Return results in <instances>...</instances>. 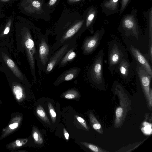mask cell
<instances>
[{"label":"cell","mask_w":152,"mask_h":152,"mask_svg":"<svg viewBox=\"0 0 152 152\" xmlns=\"http://www.w3.org/2000/svg\"><path fill=\"white\" fill-rule=\"evenodd\" d=\"M37 54L36 60L39 75L45 71L52 56L53 53L47 37L39 35L36 43Z\"/></svg>","instance_id":"6da1fadb"},{"label":"cell","mask_w":152,"mask_h":152,"mask_svg":"<svg viewBox=\"0 0 152 152\" xmlns=\"http://www.w3.org/2000/svg\"><path fill=\"white\" fill-rule=\"evenodd\" d=\"M137 11L132 9L131 12L124 15L120 21L119 30L126 36L132 35L137 39L141 34V31L137 17Z\"/></svg>","instance_id":"7a4b0ae2"},{"label":"cell","mask_w":152,"mask_h":152,"mask_svg":"<svg viewBox=\"0 0 152 152\" xmlns=\"http://www.w3.org/2000/svg\"><path fill=\"white\" fill-rule=\"evenodd\" d=\"M24 46L25 48L33 78L36 82L37 77L35 72V63L37 54V40L34 41L30 32L26 30L23 35Z\"/></svg>","instance_id":"3957f363"},{"label":"cell","mask_w":152,"mask_h":152,"mask_svg":"<svg viewBox=\"0 0 152 152\" xmlns=\"http://www.w3.org/2000/svg\"><path fill=\"white\" fill-rule=\"evenodd\" d=\"M103 52L102 49L98 53L88 70V78L91 82L100 84L104 82L102 75Z\"/></svg>","instance_id":"277c9868"},{"label":"cell","mask_w":152,"mask_h":152,"mask_svg":"<svg viewBox=\"0 0 152 152\" xmlns=\"http://www.w3.org/2000/svg\"><path fill=\"white\" fill-rule=\"evenodd\" d=\"M104 33V28H102L100 30H97L93 35L86 37L82 46L83 54L88 55L91 53L99 44Z\"/></svg>","instance_id":"5b68a950"},{"label":"cell","mask_w":152,"mask_h":152,"mask_svg":"<svg viewBox=\"0 0 152 152\" xmlns=\"http://www.w3.org/2000/svg\"><path fill=\"white\" fill-rule=\"evenodd\" d=\"M77 45V44L68 43L58 48L52 54L45 71L46 74L50 73L58 65L63 56L71 47Z\"/></svg>","instance_id":"8992f818"},{"label":"cell","mask_w":152,"mask_h":152,"mask_svg":"<svg viewBox=\"0 0 152 152\" xmlns=\"http://www.w3.org/2000/svg\"><path fill=\"white\" fill-rule=\"evenodd\" d=\"M136 70L140 83L149 106L151 107L150 102V81L152 76L141 66L137 63Z\"/></svg>","instance_id":"52a82bcc"},{"label":"cell","mask_w":152,"mask_h":152,"mask_svg":"<svg viewBox=\"0 0 152 152\" xmlns=\"http://www.w3.org/2000/svg\"><path fill=\"white\" fill-rule=\"evenodd\" d=\"M124 53L119 45L114 44L110 49L108 52L109 68L112 74L115 67L124 58Z\"/></svg>","instance_id":"ba28073f"},{"label":"cell","mask_w":152,"mask_h":152,"mask_svg":"<svg viewBox=\"0 0 152 152\" xmlns=\"http://www.w3.org/2000/svg\"><path fill=\"white\" fill-rule=\"evenodd\" d=\"M131 52L137 63L141 66L150 75L152 76V69L145 56L136 48L131 45Z\"/></svg>","instance_id":"9c48e42d"},{"label":"cell","mask_w":152,"mask_h":152,"mask_svg":"<svg viewBox=\"0 0 152 152\" xmlns=\"http://www.w3.org/2000/svg\"><path fill=\"white\" fill-rule=\"evenodd\" d=\"M120 1L121 0L103 1L100 5L102 12L107 16L118 13L119 11Z\"/></svg>","instance_id":"30bf717a"},{"label":"cell","mask_w":152,"mask_h":152,"mask_svg":"<svg viewBox=\"0 0 152 152\" xmlns=\"http://www.w3.org/2000/svg\"><path fill=\"white\" fill-rule=\"evenodd\" d=\"M118 70L121 77L124 80H129L133 75V68L131 63L123 58L118 64Z\"/></svg>","instance_id":"8fae6325"},{"label":"cell","mask_w":152,"mask_h":152,"mask_svg":"<svg viewBox=\"0 0 152 152\" xmlns=\"http://www.w3.org/2000/svg\"><path fill=\"white\" fill-rule=\"evenodd\" d=\"M80 71V69L78 67L72 68L65 71L57 77L55 83H61L73 80L78 76Z\"/></svg>","instance_id":"7c38bea8"},{"label":"cell","mask_w":152,"mask_h":152,"mask_svg":"<svg viewBox=\"0 0 152 152\" xmlns=\"http://www.w3.org/2000/svg\"><path fill=\"white\" fill-rule=\"evenodd\" d=\"M98 13V10L94 6H92L88 9L86 17L84 27V30L89 28H92L93 25L96 19Z\"/></svg>","instance_id":"4fadbf2b"},{"label":"cell","mask_w":152,"mask_h":152,"mask_svg":"<svg viewBox=\"0 0 152 152\" xmlns=\"http://www.w3.org/2000/svg\"><path fill=\"white\" fill-rule=\"evenodd\" d=\"M77 45L70 48L65 54L60 62L58 65L59 68L65 66L68 63L72 61L76 56V49Z\"/></svg>","instance_id":"5bb4252c"},{"label":"cell","mask_w":152,"mask_h":152,"mask_svg":"<svg viewBox=\"0 0 152 152\" xmlns=\"http://www.w3.org/2000/svg\"><path fill=\"white\" fill-rule=\"evenodd\" d=\"M4 58L8 66L11 69L16 76L20 79H23V77L22 74L14 61L7 56H5Z\"/></svg>","instance_id":"9a60e30c"},{"label":"cell","mask_w":152,"mask_h":152,"mask_svg":"<svg viewBox=\"0 0 152 152\" xmlns=\"http://www.w3.org/2000/svg\"><path fill=\"white\" fill-rule=\"evenodd\" d=\"M89 119L93 128L99 133L102 134L103 130L101 125L91 112L89 113Z\"/></svg>","instance_id":"2e32d148"},{"label":"cell","mask_w":152,"mask_h":152,"mask_svg":"<svg viewBox=\"0 0 152 152\" xmlns=\"http://www.w3.org/2000/svg\"><path fill=\"white\" fill-rule=\"evenodd\" d=\"M36 112L38 116L43 121L50 126L51 125L50 121L43 107L40 105L37 107Z\"/></svg>","instance_id":"e0dca14e"},{"label":"cell","mask_w":152,"mask_h":152,"mask_svg":"<svg viewBox=\"0 0 152 152\" xmlns=\"http://www.w3.org/2000/svg\"><path fill=\"white\" fill-rule=\"evenodd\" d=\"M32 137L35 142L38 144H42L43 142V139L39 132L34 127L33 129Z\"/></svg>","instance_id":"ac0fdd59"},{"label":"cell","mask_w":152,"mask_h":152,"mask_svg":"<svg viewBox=\"0 0 152 152\" xmlns=\"http://www.w3.org/2000/svg\"><path fill=\"white\" fill-rule=\"evenodd\" d=\"M13 91L16 99L18 100H20L24 96L22 88L18 85L13 86Z\"/></svg>","instance_id":"d6986e66"},{"label":"cell","mask_w":152,"mask_h":152,"mask_svg":"<svg viewBox=\"0 0 152 152\" xmlns=\"http://www.w3.org/2000/svg\"><path fill=\"white\" fill-rule=\"evenodd\" d=\"M64 98L68 99H72L78 98L79 96L78 92L74 89L67 91L64 94Z\"/></svg>","instance_id":"ffe728a7"},{"label":"cell","mask_w":152,"mask_h":152,"mask_svg":"<svg viewBox=\"0 0 152 152\" xmlns=\"http://www.w3.org/2000/svg\"><path fill=\"white\" fill-rule=\"evenodd\" d=\"M124 110L121 107H118L115 110V124L116 125H118L121 121V119L124 114Z\"/></svg>","instance_id":"44dd1931"},{"label":"cell","mask_w":152,"mask_h":152,"mask_svg":"<svg viewBox=\"0 0 152 152\" xmlns=\"http://www.w3.org/2000/svg\"><path fill=\"white\" fill-rule=\"evenodd\" d=\"M81 143L85 146L94 152H105L107 151H106L104 150L99 147L91 144L84 142H81Z\"/></svg>","instance_id":"7402d4cb"},{"label":"cell","mask_w":152,"mask_h":152,"mask_svg":"<svg viewBox=\"0 0 152 152\" xmlns=\"http://www.w3.org/2000/svg\"><path fill=\"white\" fill-rule=\"evenodd\" d=\"M48 111L50 117L53 123H55L56 121V114L52 104L49 102L48 104Z\"/></svg>","instance_id":"603a6c76"},{"label":"cell","mask_w":152,"mask_h":152,"mask_svg":"<svg viewBox=\"0 0 152 152\" xmlns=\"http://www.w3.org/2000/svg\"><path fill=\"white\" fill-rule=\"evenodd\" d=\"M131 0H121L119 14L121 15L123 12L126 8Z\"/></svg>","instance_id":"cb8c5ba5"},{"label":"cell","mask_w":152,"mask_h":152,"mask_svg":"<svg viewBox=\"0 0 152 152\" xmlns=\"http://www.w3.org/2000/svg\"><path fill=\"white\" fill-rule=\"evenodd\" d=\"M75 116L77 120L84 128L87 130L89 129L86 123L83 118L77 115H75Z\"/></svg>","instance_id":"d4e9b609"},{"label":"cell","mask_w":152,"mask_h":152,"mask_svg":"<svg viewBox=\"0 0 152 152\" xmlns=\"http://www.w3.org/2000/svg\"><path fill=\"white\" fill-rule=\"evenodd\" d=\"M19 123L17 122H14L10 124L7 128V130L10 132L14 131L19 126Z\"/></svg>","instance_id":"484cf974"},{"label":"cell","mask_w":152,"mask_h":152,"mask_svg":"<svg viewBox=\"0 0 152 152\" xmlns=\"http://www.w3.org/2000/svg\"><path fill=\"white\" fill-rule=\"evenodd\" d=\"M12 22L11 19H10L7 23L4 31L3 33L4 35L7 34L9 32L12 24Z\"/></svg>","instance_id":"4316f807"},{"label":"cell","mask_w":152,"mask_h":152,"mask_svg":"<svg viewBox=\"0 0 152 152\" xmlns=\"http://www.w3.org/2000/svg\"><path fill=\"white\" fill-rule=\"evenodd\" d=\"M28 140L24 141V142H21L19 140H17L15 142L16 145L17 147H20L23 145L25 144L27 142Z\"/></svg>","instance_id":"83f0119b"},{"label":"cell","mask_w":152,"mask_h":152,"mask_svg":"<svg viewBox=\"0 0 152 152\" xmlns=\"http://www.w3.org/2000/svg\"><path fill=\"white\" fill-rule=\"evenodd\" d=\"M63 132L65 138L66 140H68L69 138V134L64 128L63 129Z\"/></svg>","instance_id":"f1b7e54d"},{"label":"cell","mask_w":152,"mask_h":152,"mask_svg":"<svg viewBox=\"0 0 152 152\" xmlns=\"http://www.w3.org/2000/svg\"><path fill=\"white\" fill-rule=\"evenodd\" d=\"M57 0H50L49 4L50 6L53 5L56 2Z\"/></svg>","instance_id":"f546056e"},{"label":"cell","mask_w":152,"mask_h":152,"mask_svg":"<svg viewBox=\"0 0 152 152\" xmlns=\"http://www.w3.org/2000/svg\"><path fill=\"white\" fill-rule=\"evenodd\" d=\"M80 0H69V1L70 2H74L79 1Z\"/></svg>","instance_id":"4dcf8cb0"},{"label":"cell","mask_w":152,"mask_h":152,"mask_svg":"<svg viewBox=\"0 0 152 152\" xmlns=\"http://www.w3.org/2000/svg\"><path fill=\"white\" fill-rule=\"evenodd\" d=\"M10 0H1V1L3 2H6L9 1Z\"/></svg>","instance_id":"1f68e13d"},{"label":"cell","mask_w":152,"mask_h":152,"mask_svg":"<svg viewBox=\"0 0 152 152\" xmlns=\"http://www.w3.org/2000/svg\"><path fill=\"white\" fill-rule=\"evenodd\" d=\"M104 0H103V1H104Z\"/></svg>","instance_id":"d6a6232c"}]
</instances>
